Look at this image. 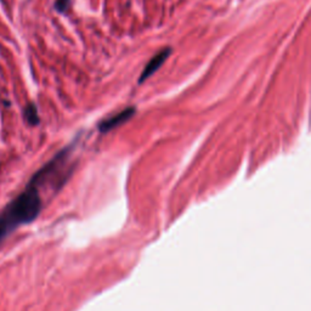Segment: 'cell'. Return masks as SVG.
<instances>
[{"label": "cell", "mask_w": 311, "mask_h": 311, "mask_svg": "<svg viewBox=\"0 0 311 311\" xmlns=\"http://www.w3.org/2000/svg\"><path fill=\"white\" fill-rule=\"evenodd\" d=\"M39 186V180L34 175L26 189L0 210V242L17 227L29 224L38 218L43 209Z\"/></svg>", "instance_id": "obj_1"}, {"label": "cell", "mask_w": 311, "mask_h": 311, "mask_svg": "<svg viewBox=\"0 0 311 311\" xmlns=\"http://www.w3.org/2000/svg\"><path fill=\"white\" fill-rule=\"evenodd\" d=\"M135 112H136L135 107H128V109L123 110L122 112H119V113L102 120V122L99 124V130L101 133L111 132V130L114 129V128L119 127V125L124 124L125 122H128L130 118L134 116Z\"/></svg>", "instance_id": "obj_2"}, {"label": "cell", "mask_w": 311, "mask_h": 311, "mask_svg": "<svg viewBox=\"0 0 311 311\" xmlns=\"http://www.w3.org/2000/svg\"><path fill=\"white\" fill-rule=\"evenodd\" d=\"M170 54H172V49H170V47H165V49H163L162 51L158 52L157 55H155V56L150 60L149 64L146 65V67L144 68V72H142L141 76H140L139 78L140 84L144 83L146 79H149L151 76H154L156 72H157L158 69L163 66V64L167 61V59L169 57Z\"/></svg>", "instance_id": "obj_3"}, {"label": "cell", "mask_w": 311, "mask_h": 311, "mask_svg": "<svg viewBox=\"0 0 311 311\" xmlns=\"http://www.w3.org/2000/svg\"><path fill=\"white\" fill-rule=\"evenodd\" d=\"M24 118H26L27 122L31 125H37L39 123V114L38 110H37L36 105L29 104L28 106L24 109Z\"/></svg>", "instance_id": "obj_4"}, {"label": "cell", "mask_w": 311, "mask_h": 311, "mask_svg": "<svg viewBox=\"0 0 311 311\" xmlns=\"http://www.w3.org/2000/svg\"><path fill=\"white\" fill-rule=\"evenodd\" d=\"M71 5V0H56L55 2V9L59 12H65Z\"/></svg>", "instance_id": "obj_5"}]
</instances>
